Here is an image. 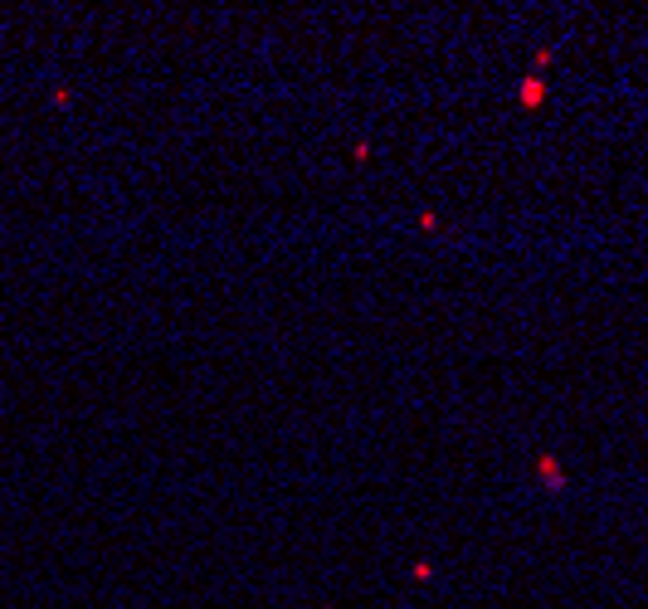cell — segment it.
Listing matches in <instances>:
<instances>
[{"label": "cell", "mask_w": 648, "mask_h": 609, "mask_svg": "<svg viewBox=\"0 0 648 609\" xmlns=\"http://www.w3.org/2000/svg\"><path fill=\"white\" fill-rule=\"evenodd\" d=\"M541 473H546V488H566V478H561V468L551 458H541Z\"/></svg>", "instance_id": "cell-1"}]
</instances>
